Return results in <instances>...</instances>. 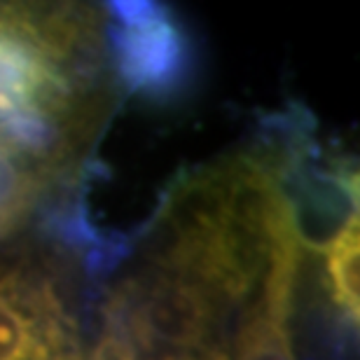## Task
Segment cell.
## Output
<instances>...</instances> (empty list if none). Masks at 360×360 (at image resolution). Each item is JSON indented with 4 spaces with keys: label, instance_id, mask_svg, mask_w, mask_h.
Here are the masks:
<instances>
[{
    "label": "cell",
    "instance_id": "1",
    "mask_svg": "<svg viewBox=\"0 0 360 360\" xmlns=\"http://www.w3.org/2000/svg\"><path fill=\"white\" fill-rule=\"evenodd\" d=\"M89 91L70 80L42 35L35 5H0V131L47 120L73 134Z\"/></svg>",
    "mask_w": 360,
    "mask_h": 360
},
{
    "label": "cell",
    "instance_id": "2",
    "mask_svg": "<svg viewBox=\"0 0 360 360\" xmlns=\"http://www.w3.org/2000/svg\"><path fill=\"white\" fill-rule=\"evenodd\" d=\"M103 28L108 61L129 94L162 103L190 84L194 47L167 5L115 0L105 5Z\"/></svg>",
    "mask_w": 360,
    "mask_h": 360
},
{
    "label": "cell",
    "instance_id": "3",
    "mask_svg": "<svg viewBox=\"0 0 360 360\" xmlns=\"http://www.w3.org/2000/svg\"><path fill=\"white\" fill-rule=\"evenodd\" d=\"M292 309L257 292L239 321L229 360H295Z\"/></svg>",
    "mask_w": 360,
    "mask_h": 360
},
{
    "label": "cell",
    "instance_id": "4",
    "mask_svg": "<svg viewBox=\"0 0 360 360\" xmlns=\"http://www.w3.org/2000/svg\"><path fill=\"white\" fill-rule=\"evenodd\" d=\"M328 281L330 297L335 309L342 311V319L358 326V257H360V234L358 222H354L333 246L328 248Z\"/></svg>",
    "mask_w": 360,
    "mask_h": 360
}]
</instances>
